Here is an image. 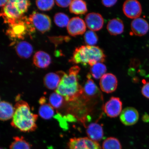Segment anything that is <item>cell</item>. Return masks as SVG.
Returning <instances> with one entry per match:
<instances>
[{
	"label": "cell",
	"mask_w": 149,
	"mask_h": 149,
	"mask_svg": "<svg viewBox=\"0 0 149 149\" xmlns=\"http://www.w3.org/2000/svg\"><path fill=\"white\" fill-rule=\"evenodd\" d=\"M141 92L143 96L149 99V82L144 84L141 88Z\"/></svg>",
	"instance_id": "cell-32"
},
{
	"label": "cell",
	"mask_w": 149,
	"mask_h": 149,
	"mask_svg": "<svg viewBox=\"0 0 149 149\" xmlns=\"http://www.w3.org/2000/svg\"><path fill=\"white\" fill-rule=\"evenodd\" d=\"M29 18L33 26L41 33L47 32L51 29V19L45 14L34 12L30 15Z\"/></svg>",
	"instance_id": "cell-5"
},
{
	"label": "cell",
	"mask_w": 149,
	"mask_h": 149,
	"mask_svg": "<svg viewBox=\"0 0 149 149\" xmlns=\"http://www.w3.org/2000/svg\"><path fill=\"white\" fill-rule=\"evenodd\" d=\"M14 108L15 112L11 125L24 132L36 130L38 116L31 112L29 104L23 100H19L16 102Z\"/></svg>",
	"instance_id": "cell-2"
},
{
	"label": "cell",
	"mask_w": 149,
	"mask_h": 149,
	"mask_svg": "<svg viewBox=\"0 0 149 149\" xmlns=\"http://www.w3.org/2000/svg\"><path fill=\"white\" fill-rule=\"evenodd\" d=\"M100 85L102 91L107 93H111L116 90L118 81L114 74H106L100 79Z\"/></svg>",
	"instance_id": "cell-10"
},
{
	"label": "cell",
	"mask_w": 149,
	"mask_h": 149,
	"mask_svg": "<svg viewBox=\"0 0 149 149\" xmlns=\"http://www.w3.org/2000/svg\"><path fill=\"white\" fill-rule=\"evenodd\" d=\"M9 29L6 34L14 40H22L27 35H30L35 31V27L30 22L29 18L23 16L18 19L11 20L7 23Z\"/></svg>",
	"instance_id": "cell-4"
},
{
	"label": "cell",
	"mask_w": 149,
	"mask_h": 149,
	"mask_svg": "<svg viewBox=\"0 0 149 149\" xmlns=\"http://www.w3.org/2000/svg\"><path fill=\"white\" fill-rule=\"evenodd\" d=\"M86 132L89 138L96 142L101 141L104 136L102 126L97 123L89 124L86 128Z\"/></svg>",
	"instance_id": "cell-16"
},
{
	"label": "cell",
	"mask_w": 149,
	"mask_h": 149,
	"mask_svg": "<svg viewBox=\"0 0 149 149\" xmlns=\"http://www.w3.org/2000/svg\"><path fill=\"white\" fill-rule=\"evenodd\" d=\"M139 113L136 109L133 107H128L123 110L120 115L121 122L126 126L134 125L139 119Z\"/></svg>",
	"instance_id": "cell-12"
},
{
	"label": "cell",
	"mask_w": 149,
	"mask_h": 149,
	"mask_svg": "<svg viewBox=\"0 0 149 149\" xmlns=\"http://www.w3.org/2000/svg\"><path fill=\"white\" fill-rule=\"evenodd\" d=\"M68 146L70 149H102L97 142L86 137L70 139Z\"/></svg>",
	"instance_id": "cell-6"
},
{
	"label": "cell",
	"mask_w": 149,
	"mask_h": 149,
	"mask_svg": "<svg viewBox=\"0 0 149 149\" xmlns=\"http://www.w3.org/2000/svg\"><path fill=\"white\" fill-rule=\"evenodd\" d=\"M85 43L87 45L94 46L98 41V37L97 35L92 31H88L85 33L84 36Z\"/></svg>",
	"instance_id": "cell-29"
},
{
	"label": "cell",
	"mask_w": 149,
	"mask_h": 149,
	"mask_svg": "<svg viewBox=\"0 0 149 149\" xmlns=\"http://www.w3.org/2000/svg\"><path fill=\"white\" fill-rule=\"evenodd\" d=\"M80 68L77 66L70 68L68 74L63 72L56 92L61 95L67 102L74 101L83 94V88L79 82L78 74Z\"/></svg>",
	"instance_id": "cell-1"
},
{
	"label": "cell",
	"mask_w": 149,
	"mask_h": 149,
	"mask_svg": "<svg viewBox=\"0 0 149 149\" xmlns=\"http://www.w3.org/2000/svg\"><path fill=\"white\" fill-rule=\"evenodd\" d=\"M0 107V119L5 121L13 118L15 112V108L12 104L8 102L3 101L1 102Z\"/></svg>",
	"instance_id": "cell-20"
},
{
	"label": "cell",
	"mask_w": 149,
	"mask_h": 149,
	"mask_svg": "<svg viewBox=\"0 0 149 149\" xmlns=\"http://www.w3.org/2000/svg\"><path fill=\"white\" fill-rule=\"evenodd\" d=\"M1 149H4L1 148Z\"/></svg>",
	"instance_id": "cell-37"
},
{
	"label": "cell",
	"mask_w": 149,
	"mask_h": 149,
	"mask_svg": "<svg viewBox=\"0 0 149 149\" xmlns=\"http://www.w3.org/2000/svg\"><path fill=\"white\" fill-rule=\"evenodd\" d=\"M15 4L20 13L24 15L27 12L31 2L27 0H17L15 1Z\"/></svg>",
	"instance_id": "cell-31"
},
{
	"label": "cell",
	"mask_w": 149,
	"mask_h": 149,
	"mask_svg": "<svg viewBox=\"0 0 149 149\" xmlns=\"http://www.w3.org/2000/svg\"><path fill=\"white\" fill-rule=\"evenodd\" d=\"M123 11L127 17L131 19L139 18L142 12L140 3L136 0L126 1L123 5Z\"/></svg>",
	"instance_id": "cell-8"
},
{
	"label": "cell",
	"mask_w": 149,
	"mask_h": 149,
	"mask_svg": "<svg viewBox=\"0 0 149 149\" xmlns=\"http://www.w3.org/2000/svg\"><path fill=\"white\" fill-rule=\"evenodd\" d=\"M14 141L10 146V149H31V145L23 136L14 137Z\"/></svg>",
	"instance_id": "cell-26"
},
{
	"label": "cell",
	"mask_w": 149,
	"mask_h": 149,
	"mask_svg": "<svg viewBox=\"0 0 149 149\" xmlns=\"http://www.w3.org/2000/svg\"><path fill=\"white\" fill-rule=\"evenodd\" d=\"M86 24L91 31H97L101 29L104 25L102 16L97 13H92L87 14L85 17Z\"/></svg>",
	"instance_id": "cell-13"
},
{
	"label": "cell",
	"mask_w": 149,
	"mask_h": 149,
	"mask_svg": "<svg viewBox=\"0 0 149 149\" xmlns=\"http://www.w3.org/2000/svg\"><path fill=\"white\" fill-rule=\"evenodd\" d=\"M70 20L68 16L62 13H57L54 17V21L56 25L60 27L67 26Z\"/></svg>",
	"instance_id": "cell-28"
},
{
	"label": "cell",
	"mask_w": 149,
	"mask_h": 149,
	"mask_svg": "<svg viewBox=\"0 0 149 149\" xmlns=\"http://www.w3.org/2000/svg\"><path fill=\"white\" fill-rule=\"evenodd\" d=\"M40 106L39 109V114L40 116L45 120L51 119L54 115V108L49 104L46 103L45 97H42L39 101Z\"/></svg>",
	"instance_id": "cell-18"
},
{
	"label": "cell",
	"mask_w": 149,
	"mask_h": 149,
	"mask_svg": "<svg viewBox=\"0 0 149 149\" xmlns=\"http://www.w3.org/2000/svg\"><path fill=\"white\" fill-rule=\"evenodd\" d=\"M49 104L54 109H59L64 105L65 98L61 95L56 92H54L50 95Z\"/></svg>",
	"instance_id": "cell-25"
},
{
	"label": "cell",
	"mask_w": 149,
	"mask_h": 149,
	"mask_svg": "<svg viewBox=\"0 0 149 149\" xmlns=\"http://www.w3.org/2000/svg\"><path fill=\"white\" fill-rule=\"evenodd\" d=\"M106 56L103 50L98 46H81L76 48L69 62L73 64H88L92 66L105 60Z\"/></svg>",
	"instance_id": "cell-3"
},
{
	"label": "cell",
	"mask_w": 149,
	"mask_h": 149,
	"mask_svg": "<svg viewBox=\"0 0 149 149\" xmlns=\"http://www.w3.org/2000/svg\"><path fill=\"white\" fill-rule=\"evenodd\" d=\"M117 2V1L112 0V1H102V3L104 6L107 7H111L116 4Z\"/></svg>",
	"instance_id": "cell-34"
},
{
	"label": "cell",
	"mask_w": 149,
	"mask_h": 149,
	"mask_svg": "<svg viewBox=\"0 0 149 149\" xmlns=\"http://www.w3.org/2000/svg\"><path fill=\"white\" fill-rule=\"evenodd\" d=\"M91 74H87L88 79L85 84L83 88V94L88 97H93L97 95L99 92V90L94 81L91 79Z\"/></svg>",
	"instance_id": "cell-22"
},
{
	"label": "cell",
	"mask_w": 149,
	"mask_h": 149,
	"mask_svg": "<svg viewBox=\"0 0 149 149\" xmlns=\"http://www.w3.org/2000/svg\"><path fill=\"white\" fill-rule=\"evenodd\" d=\"M8 1H7V0H6V1H1V0L0 1V5H1V6L4 7L6 5L7 3H8Z\"/></svg>",
	"instance_id": "cell-36"
},
{
	"label": "cell",
	"mask_w": 149,
	"mask_h": 149,
	"mask_svg": "<svg viewBox=\"0 0 149 149\" xmlns=\"http://www.w3.org/2000/svg\"><path fill=\"white\" fill-rule=\"evenodd\" d=\"M102 149H122L121 143L118 139L114 137H110L103 141Z\"/></svg>",
	"instance_id": "cell-27"
},
{
	"label": "cell",
	"mask_w": 149,
	"mask_h": 149,
	"mask_svg": "<svg viewBox=\"0 0 149 149\" xmlns=\"http://www.w3.org/2000/svg\"><path fill=\"white\" fill-rule=\"evenodd\" d=\"M131 28L134 34L136 36H141L148 33L149 25L148 22L144 19L138 18L132 21Z\"/></svg>",
	"instance_id": "cell-14"
},
{
	"label": "cell",
	"mask_w": 149,
	"mask_h": 149,
	"mask_svg": "<svg viewBox=\"0 0 149 149\" xmlns=\"http://www.w3.org/2000/svg\"><path fill=\"white\" fill-rule=\"evenodd\" d=\"M70 12L76 15L84 14L87 12L86 3L82 0L72 1L70 6Z\"/></svg>",
	"instance_id": "cell-23"
},
{
	"label": "cell",
	"mask_w": 149,
	"mask_h": 149,
	"mask_svg": "<svg viewBox=\"0 0 149 149\" xmlns=\"http://www.w3.org/2000/svg\"><path fill=\"white\" fill-rule=\"evenodd\" d=\"M86 24L84 20L78 17L71 19L68 26L67 30L70 36H76L84 34L86 31Z\"/></svg>",
	"instance_id": "cell-9"
},
{
	"label": "cell",
	"mask_w": 149,
	"mask_h": 149,
	"mask_svg": "<svg viewBox=\"0 0 149 149\" xmlns=\"http://www.w3.org/2000/svg\"><path fill=\"white\" fill-rule=\"evenodd\" d=\"M72 1H55L56 4L59 7H66L70 5Z\"/></svg>",
	"instance_id": "cell-33"
},
{
	"label": "cell",
	"mask_w": 149,
	"mask_h": 149,
	"mask_svg": "<svg viewBox=\"0 0 149 149\" xmlns=\"http://www.w3.org/2000/svg\"><path fill=\"white\" fill-rule=\"evenodd\" d=\"M63 73V72L60 71L47 74L44 79V84L46 88L50 90H56L60 83Z\"/></svg>",
	"instance_id": "cell-15"
},
{
	"label": "cell",
	"mask_w": 149,
	"mask_h": 149,
	"mask_svg": "<svg viewBox=\"0 0 149 149\" xmlns=\"http://www.w3.org/2000/svg\"><path fill=\"white\" fill-rule=\"evenodd\" d=\"M16 51L17 55L22 58H28L32 55L33 48L29 42L22 41L17 45Z\"/></svg>",
	"instance_id": "cell-19"
},
{
	"label": "cell",
	"mask_w": 149,
	"mask_h": 149,
	"mask_svg": "<svg viewBox=\"0 0 149 149\" xmlns=\"http://www.w3.org/2000/svg\"><path fill=\"white\" fill-rule=\"evenodd\" d=\"M122 102L120 98L113 97L106 102L103 110L108 116L115 118L122 112Z\"/></svg>",
	"instance_id": "cell-7"
},
{
	"label": "cell",
	"mask_w": 149,
	"mask_h": 149,
	"mask_svg": "<svg viewBox=\"0 0 149 149\" xmlns=\"http://www.w3.org/2000/svg\"><path fill=\"white\" fill-rule=\"evenodd\" d=\"M55 1H36L37 6L39 9L42 11H48L51 10L54 5Z\"/></svg>",
	"instance_id": "cell-30"
},
{
	"label": "cell",
	"mask_w": 149,
	"mask_h": 149,
	"mask_svg": "<svg viewBox=\"0 0 149 149\" xmlns=\"http://www.w3.org/2000/svg\"><path fill=\"white\" fill-rule=\"evenodd\" d=\"M142 120L144 122H149V116L148 114H145L142 117Z\"/></svg>",
	"instance_id": "cell-35"
},
{
	"label": "cell",
	"mask_w": 149,
	"mask_h": 149,
	"mask_svg": "<svg viewBox=\"0 0 149 149\" xmlns=\"http://www.w3.org/2000/svg\"><path fill=\"white\" fill-rule=\"evenodd\" d=\"M107 67L102 63H98L91 66V75L95 79H101L107 72Z\"/></svg>",
	"instance_id": "cell-24"
},
{
	"label": "cell",
	"mask_w": 149,
	"mask_h": 149,
	"mask_svg": "<svg viewBox=\"0 0 149 149\" xmlns=\"http://www.w3.org/2000/svg\"><path fill=\"white\" fill-rule=\"evenodd\" d=\"M124 28L123 22L119 18H114L110 20L107 26V30L110 34L114 36L123 32Z\"/></svg>",
	"instance_id": "cell-21"
},
{
	"label": "cell",
	"mask_w": 149,
	"mask_h": 149,
	"mask_svg": "<svg viewBox=\"0 0 149 149\" xmlns=\"http://www.w3.org/2000/svg\"><path fill=\"white\" fill-rule=\"evenodd\" d=\"M33 63L35 66L38 68H47L51 63V57L45 52L38 51L33 56Z\"/></svg>",
	"instance_id": "cell-17"
},
{
	"label": "cell",
	"mask_w": 149,
	"mask_h": 149,
	"mask_svg": "<svg viewBox=\"0 0 149 149\" xmlns=\"http://www.w3.org/2000/svg\"><path fill=\"white\" fill-rule=\"evenodd\" d=\"M4 21L7 20L18 19L23 16L20 13L15 4V0H9L6 5L3 7L1 13Z\"/></svg>",
	"instance_id": "cell-11"
}]
</instances>
